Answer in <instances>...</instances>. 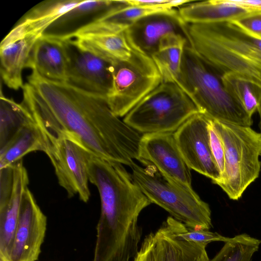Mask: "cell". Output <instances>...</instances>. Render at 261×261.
Segmentation results:
<instances>
[{
    "mask_svg": "<svg viewBox=\"0 0 261 261\" xmlns=\"http://www.w3.org/2000/svg\"><path fill=\"white\" fill-rule=\"evenodd\" d=\"M132 43L133 51L129 58L112 61L113 85L107 100L119 117H124L162 83L151 57Z\"/></svg>",
    "mask_w": 261,
    "mask_h": 261,
    "instance_id": "52a82bcc",
    "label": "cell"
},
{
    "mask_svg": "<svg viewBox=\"0 0 261 261\" xmlns=\"http://www.w3.org/2000/svg\"><path fill=\"white\" fill-rule=\"evenodd\" d=\"M182 29L188 45L222 75L232 73L261 87V39L232 21L189 23Z\"/></svg>",
    "mask_w": 261,
    "mask_h": 261,
    "instance_id": "7a4b0ae2",
    "label": "cell"
},
{
    "mask_svg": "<svg viewBox=\"0 0 261 261\" xmlns=\"http://www.w3.org/2000/svg\"><path fill=\"white\" fill-rule=\"evenodd\" d=\"M252 12L254 11L240 5L236 0L191 2L178 9L181 19L189 23L231 21Z\"/></svg>",
    "mask_w": 261,
    "mask_h": 261,
    "instance_id": "ac0fdd59",
    "label": "cell"
},
{
    "mask_svg": "<svg viewBox=\"0 0 261 261\" xmlns=\"http://www.w3.org/2000/svg\"><path fill=\"white\" fill-rule=\"evenodd\" d=\"M259 116V127L260 130V133L261 134V110L259 111L258 112Z\"/></svg>",
    "mask_w": 261,
    "mask_h": 261,
    "instance_id": "d6a6232c",
    "label": "cell"
},
{
    "mask_svg": "<svg viewBox=\"0 0 261 261\" xmlns=\"http://www.w3.org/2000/svg\"><path fill=\"white\" fill-rule=\"evenodd\" d=\"M198 113L194 102L178 85L161 83L138 103L123 120L140 134L174 133Z\"/></svg>",
    "mask_w": 261,
    "mask_h": 261,
    "instance_id": "8992f818",
    "label": "cell"
},
{
    "mask_svg": "<svg viewBox=\"0 0 261 261\" xmlns=\"http://www.w3.org/2000/svg\"><path fill=\"white\" fill-rule=\"evenodd\" d=\"M41 37L22 34L13 30L3 39L0 45L1 75L9 88H22V73L26 68L33 47Z\"/></svg>",
    "mask_w": 261,
    "mask_h": 261,
    "instance_id": "5bb4252c",
    "label": "cell"
},
{
    "mask_svg": "<svg viewBox=\"0 0 261 261\" xmlns=\"http://www.w3.org/2000/svg\"><path fill=\"white\" fill-rule=\"evenodd\" d=\"M48 147V137L34 120L22 126L0 148V169L12 165L32 151L46 153Z\"/></svg>",
    "mask_w": 261,
    "mask_h": 261,
    "instance_id": "ffe728a7",
    "label": "cell"
},
{
    "mask_svg": "<svg viewBox=\"0 0 261 261\" xmlns=\"http://www.w3.org/2000/svg\"><path fill=\"white\" fill-rule=\"evenodd\" d=\"M130 167L134 182L151 203L189 228L210 230L213 227L209 205L192 187L164 176L153 167L144 168L134 163Z\"/></svg>",
    "mask_w": 261,
    "mask_h": 261,
    "instance_id": "277c9868",
    "label": "cell"
},
{
    "mask_svg": "<svg viewBox=\"0 0 261 261\" xmlns=\"http://www.w3.org/2000/svg\"><path fill=\"white\" fill-rule=\"evenodd\" d=\"M126 1L128 5L131 6L173 9L170 6V0H126Z\"/></svg>",
    "mask_w": 261,
    "mask_h": 261,
    "instance_id": "1f68e13d",
    "label": "cell"
},
{
    "mask_svg": "<svg viewBox=\"0 0 261 261\" xmlns=\"http://www.w3.org/2000/svg\"><path fill=\"white\" fill-rule=\"evenodd\" d=\"M260 244V240L247 233L240 234L229 238L221 250L208 261H251Z\"/></svg>",
    "mask_w": 261,
    "mask_h": 261,
    "instance_id": "4316f807",
    "label": "cell"
},
{
    "mask_svg": "<svg viewBox=\"0 0 261 261\" xmlns=\"http://www.w3.org/2000/svg\"><path fill=\"white\" fill-rule=\"evenodd\" d=\"M221 79L226 90L250 116L261 110L260 86L232 73L224 74Z\"/></svg>",
    "mask_w": 261,
    "mask_h": 261,
    "instance_id": "484cf974",
    "label": "cell"
},
{
    "mask_svg": "<svg viewBox=\"0 0 261 261\" xmlns=\"http://www.w3.org/2000/svg\"><path fill=\"white\" fill-rule=\"evenodd\" d=\"M221 76L187 44L176 84L199 113L215 121L250 126L252 117L226 90Z\"/></svg>",
    "mask_w": 261,
    "mask_h": 261,
    "instance_id": "3957f363",
    "label": "cell"
},
{
    "mask_svg": "<svg viewBox=\"0 0 261 261\" xmlns=\"http://www.w3.org/2000/svg\"><path fill=\"white\" fill-rule=\"evenodd\" d=\"M34 120L22 104L16 102L1 93L0 148H3L24 125Z\"/></svg>",
    "mask_w": 261,
    "mask_h": 261,
    "instance_id": "d4e9b609",
    "label": "cell"
},
{
    "mask_svg": "<svg viewBox=\"0 0 261 261\" xmlns=\"http://www.w3.org/2000/svg\"><path fill=\"white\" fill-rule=\"evenodd\" d=\"M168 226L179 238L200 245H206L213 242H227L229 238L210 230L194 229L187 227L182 222L169 216L165 221Z\"/></svg>",
    "mask_w": 261,
    "mask_h": 261,
    "instance_id": "83f0119b",
    "label": "cell"
},
{
    "mask_svg": "<svg viewBox=\"0 0 261 261\" xmlns=\"http://www.w3.org/2000/svg\"><path fill=\"white\" fill-rule=\"evenodd\" d=\"M74 38L84 49L110 61L126 60L133 51L127 29L118 32L83 34Z\"/></svg>",
    "mask_w": 261,
    "mask_h": 261,
    "instance_id": "603a6c76",
    "label": "cell"
},
{
    "mask_svg": "<svg viewBox=\"0 0 261 261\" xmlns=\"http://www.w3.org/2000/svg\"><path fill=\"white\" fill-rule=\"evenodd\" d=\"M63 42L68 59L66 83L107 99L113 85L112 61L84 49L75 39Z\"/></svg>",
    "mask_w": 261,
    "mask_h": 261,
    "instance_id": "9c48e42d",
    "label": "cell"
},
{
    "mask_svg": "<svg viewBox=\"0 0 261 261\" xmlns=\"http://www.w3.org/2000/svg\"><path fill=\"white\" fill-rule=\"evenodd\" d=\"M231 21L249 34L261 39V11L250 12Z\"/></svg>",
    "mask_w": 261,
    "mask_h": 261,
    "instance_id": "f546056e",
    "label": "cell"
},
{
    "mask_svg": "<svg viewBox=\"0 0 261 261\" xmlns=\"http://www.w3.org/2000/svg\"><path fill=\"white\" fill-rule=\"evenodd\" d=\"M208 130L211 150L221 176L224 168V150L222 140L212 119L209 124Z\"/></svg>",
    "mask_w": 261,
    "mask_h": 261,
    "instance_id": "f1b7e54d",
    "label": "cell"
},
{
    "mask_svg": "<svg viewBox=\"0 0 261 261\" xmlns=\"http://www.w3.org/2000/svg\"><path fill=\"white\" fill-rule=\"evenodd\" d=\"M156 261H208L206 246L177 237L164 221L154 233Z\"/></svg>",
    "mask_w": 261,
    "mask_h": 261,
    "instance_id": "d6986e66",
    "label": "cell"
},
{
    "mask_svg": "<svg viewBox=\"0 0 261 261\" xmlns=\"http://www.w3.org/2000/svg\"><path fill=\"white\" fill-rule=\"evenodd\" d=\"M187 44L184 34L177 32L168 34L160 40L151 57L160 74L162 83H177Z\"/></svg>",
    "mask_w": 261,
    "mask_h": 261,
    "instance_id": "cb8c5ba5",
    "label": "cell"
},
{
    "mask_svg": "<svg viewBox=\"0 0 261 261\" xmlns=\"http://www.w3.org/2000/svg\"><path fill=\"white\" fill-rule=\"evenodd\" d=\"M211 119L198 113L187 120L174 133L178 148L191 170L211 178L216 184L220 173L211 150L208 126Z\"/></svg>",
    "mask_w": 261,
    "mask_h": 261,
    "instance_id": "30bf717a",
    "label": "cell"
},
{
    "mask_svg": "<svg viewBox=\"0 0 261 261\" xmlns=\"http://www.w3.org/2000/svg\"><path fill=\"white\" fill-rule=\"evenodd\" d=\"M82 0H51L41 2L27 12L12 30L22 34L41 37L58 18Z\"/></svg>",
    "mask_w": 261,
    "mask_h": 261,
    "instance_id": "7402d4cb",
    "label": "cell"
},
{
    "mask_svg": "<svg viewBox=\"0 0 261 261\" xmlns=\"http://www.w3.org/2000/svg\"><path fill=\"white\" fill-rule=\"evenodd\" d=\"M138 161L170 179L192 187L191 169L181 155L174 133L143 134Z\"/></svg>",
    "mask_w": 261,
    "mask_h": 261,
    "instance_id": "8fae6325",
    "label": "cell"
},
{
    "mask_svg": "<svg viewBox=\"0 0 261 261\" xmlns=\"http://www.w3.org/2000/svg\"><path fill=\"white\" fill-rule=\"evenodd\" d=\"M175 11L174 8L131 6L125 1L124 4L84 27L75 36L92 33L121 32L127 29L137 21L148 15Z\"/></svg>",
    "mask_w": 261,
    "mask_h": 261,
    "instance_id": "44dd1931",
    "label": "cell"
},
{
    "mask_svg": "<svg viewBox=\"0 0 261 261\" xmlns=\"http://www.w3.org/2000/svg\"><path fill=\"white\" fill-rule=\"evenodd\" d=\"M124 3V1L82 0L54 21L42 36L61 40L72 38L81 29Z\"/></svg>",
    "mask_w": 261,
    "mask_h": 261,
    "instance_id": "4fadbf2b",
    "label": "cell"
},
{
    "mask_svg": "<svg viewBox=\"0 0 261 261\" xmlns=\"http://www.w3.org/2000/svg\"><path fill=\"white\" fill-rule=\"evenodd\" d=\"M47 218L29 188L22 198L9 261H36L45 236Z\"/></svg>",
    "mask_w": 261,
    "mask_h": 261,
    "instance_id": "7c38bea8",
    "label": "cell"
},
{
    "mask_svg": "<svg viewBox=\"0 0 261 261\" xmlns=\"http://www.w3.org/2000/svg\"><path fill=\"white\" fill-rule=\"evenodd\" d=\"M182 21L178 10L154 14L137 21L127 29V32L133 43L151 57L165 35L174 32L184 34Z\"/></svg>",
    "mask_w": 261,
    "mask_h": 261,
    "instance_id": "2e32d148",
    "label": "cell"
},
{
    "mask_svg": "<svg viewBox=\"0 0 261 261\" xmlns=\"http://www.w3.org/2000/svg\"><path fill=\"white\" fill-rule=\"evenodd\" d=\"M156 240L155 233L147 235L133 261H156Z\"/></svg>",
    "mask_w": 261,
    "mask_h": 261,
    "instance_id": "4dcf8cb0",
    "label": "cell"
},
{
    "mask_svg": "<svg viewBox=\"0 0 261 261\" xmlns=\"http://www.w3.org/2000/svg\"><path fill=\"white\" fill-rule=\"evenodd\" d=\"M213 121L224 150V171L216 185L237 200L259 175L261 134L250 126Z\"/></svg>",
    "mask_w": 261,
    "mask_h": 261,
    "instance_id": "5b68a950",
    "label": "cell"
},
{
    "mask_svg": "<svg viewBox=\"0 0 261 261\" xmlns=\"http://www.w3.org/2000/svg\"><path fill=\"white\" fill-rule=\"evenodd\" d=\"M48 138L45 153L54 168L59 185L69 198L77 195L81 200L87 202L90 197L88 166L94 155L68 138Z\"/></svg>",
    "mask_w": 261,
    "mask_h": 261,
    "instance_id": "ba28073f",
    "label": "cell"
},
{
    "mask_svg": "<svg viewBox=\"0 0 261 261\" xmlns=\"http://www.w3.org/2000/svg\"><path fill=\"white\" fill-rule=\"evenodd\" d=\"M13 169L12 191L0 201V261H9L22 198L28 188V174L21 160L13 164Z\"/></svg>",
    "mask_w": 261,
    "mask_h": 261,
    "instance_id": "9a60e30c",
    "label": "cell"
},
{
    "mask_svg": "<svg viewBox=\"0 0 261 261\" xmlns=\"http://www.w3.org/2000/svg\"><path fill=\"white\" fill-rule=\"evenodd\" d=\"M26 68L46 79L66 82L68 59L63 40L42 36L33 47Z\"/></svg>",
    "mask_w": 261,
    "mask_h": 261,
    "instance_id": "e0dca14e",
    "label": "cell"
},
{
    "mask_svg": "<svg viewBox=\"0 0 261 261\" xmlns=\"http://www.w3.org/2000/svg\"><path fill=\"white\" fill-rule=\"evenodd\" d=\"M22 88V103L46 135L65 137L106 161L130 167L141 138L110 109L107 99L32 71Z\"/></svg>",
    "mask_w": 261,
    "mask_h": 261,
    "instance_id": "6da1fadb",
    "label": "cell"
}]
</instances>
